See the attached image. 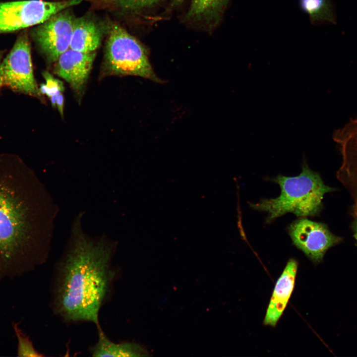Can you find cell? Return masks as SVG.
Returning a JSON list of instances; mask_svg holds the SVG:
<instances>
[{"label":"cell","instance_id":"cell-1","mask_svg":"<svg viewBox=\"0 0 357 357\" xmlns=\"http://www.w3.org/2000/svg\"><path fill=\"white\" fill-rule=\"evenodd\" d=\"M57 211L32 171L16 158L0 157V282L44 262Z\"/></svg>","mask_w":357,"mask_h":357},{"label":"cell","instance_id":"cell-2","mask_svg":"<svg viewBox=\"0 0 357 357\" xmlns=\"http://www.w3.org/2000/svg\"><path fill=\"white\" fill-rule=\"evenodd\" d=\"M66 249L58 262L53 289L54 313L67 323L89 322L100 327L99 312L116 275L112 265L115 242L90 238L77 218Z\"/></svg>","mask_w":357,"mask_h":357},{"label":"cell","instance_id":"cell-3","mask_svg":"<svg viewBox=\"0 0 357 357\" xmlns=\"http://www.w3.org/2000/svg\"><path fill=\"white\" fill-rule=\"evenodd\" d=\"M271 180L279 184L280 195L275 198H265L256 203H249L253 209L267 213L266 223H270L288 213L299 218L317 215L323 207L324 195L334 190L324 183L317 172L308 167L304 159L302 171L298 176L279 175Z\"/></svg>","mask_w":357,"mask_h":357},{"label":"cell","instance_id":"cell-4","mask_svg":"<svg viewBox=\"0 0 357 357\" xmlns=\"http://www.w3.org/2000/svg\"><path fill=\"white\" fill-rule=\"evenodd\" d=\"M104 67L109 74L138 76L162 82L152 69L146 49L118 25H113L109 30Z\"/></svg>","mask_w":357,"mask_h":357},{"label":"cell","instance_id":"cell-5","mask_svg":"<svg viewBox=\"0 0 357 357\" xmlns=\"http://www.w3.org/2000/svg\"><path fill=\"white\" fill-rule=\"evenodd\" d=\"M83 0H27L0 3V33L42 24L54 15Z\"/></svg>","mask_w":357,"mask_h":357},{"label":"cell","instance_id":"cell-6","mask_svg":"<svg viewBox=\"0 0 357 357\" xmlns=\"http://www.w3.org/2000/svg\"><path fill=\"white\" fill-rule=\"evenodd\" d=\"M0 73L3 85L13 91L43 99L34 76L30 46L25 35L19 36L1 61Z\"/></svg>","mask_w":357,"mask_h":357},{"label":"cell","instance_id":"cell-7","mask_svg":"<svg viewBox=\"0 0 357 357\" xmlns=\"http://www.w3.org/2000/svg\"><path fill=\"white\" fill-rule=\"evenodd\" d=\"M287 231L293 244L315 263L321 262L327 251L340 243L342 238L333 234L324 223L298 218Z\"/></svg>","mask_w":357,"mask_h":357},{"label":"cell","instance_id":"cell-8","mask_svg":"<svg viewBox=\"0 0 357 357\" xmlns=\"http://www.w3.org/2000/svg\"><path fill=\"white\" fill-rule=\"evenodd\" d=\"M74 19L66 9L40 24L36 29L35 39L49 62L56 61L69 48Z\"/></svg>","mask_w":357,"mask_h":357},{"label":"cell","instance_id":"cell-9","mask_svg":"<svg viewBox=\"0 0 357 357\" xmlns=\"http://www.w3.org/2000/svg\"><path fill=\"white\" fill-rule=\"evenodd\" d=\"M95 57L94 52L84 53L69 48L56 61L55 73L80 93L87 80Z\"/></svg>","mask_w":357,"mask_h":357},{"label":"cell","instance_id":"cell-10","mask_svg":"<svg viewBox=\"0 0 357 357\" xmlns=\"http://www.w3.org/2000/svg\"><path fill=\"white\" fill-rule=\"evenodd\" d=\"M297 269L298 262L290 259L276 283L263 320L265 325H276L293 291Z\"/></svg>","mask_w":357,"mask_h":357},{"label":"cell","instance_id":"cell-11","mask_svg":"<svg viewBox=\"0 0 357 357\" xmlns=\"http://www.w3.org/2000/svg\"><path fill=\"white\" fill-rule=\"evenodd\" d=\"M101 31L92 20L86 17L75 18L69 48L84 53H92L101 43Z\"/></svg>","mask_w":357,"mask_h":357},{"label":"cell","instance_id":"cell-12","mask_svg":"<svg viewBox=\"0 0 357 357\" xmlns=\"http://www.w3.org/2000/svg\"><path fill=\"white\" fill-rule=\"evenodd\" d=\"M98 338L90 349L93 357H142L148 356L147 351L133 342L116 343L110 340L101 327L97 328Z\"/></svg>","mask_w":357,"mask_h":357},{"label":"cell","instance_id":"cell-13","mask_svg":"<svg viewBox=\"0 0 357 357\" xmlns=\"http://www.w3.org/2000/svg\"><path fill=\"white\" fill-rule=\"evenodd\" d=\"M228 0H191L186 17L191 20H212L219 16Z\"/></svg>","mask_w":357,"mask_h":357},{"label":"cell","instance_id":"cell-14","mask_svg":"<svg viewBox=\"0 0 357 357\" xmlns=\"http://www.w3.org/2000/svg\"><path fill=\"white\" fill-rule=\"evenodd\" d=\"M300 5L313 21L333 20L327 0H300Z\"/></svg>","mask_w":357,"mask_h":357},{"label":"cell","instance_id":"cell-15","mask_svg":"<svg viewBox=\"0 0 357 357\" xmlns=\"http://www.w3.org/2000/svg\"><path fill=\"white\" fill-rule=\"evenodd\" d=\"M13 325V329L16 335L18 346L17 355L19 357H41L40 354L34 347L32 341L19 328L16 324Z\"/></svg>","mask_w":357,"mask_h":357},{"label":"cell","instance_id":"cell-16","mask_svg":"<svg viewBox=\"0 0 357 357\" xmlns=\"http://www.w3.org/2000/svg\"><path fill=\"white\" fill-rule=\"evenodd\" d=\"M160 0H108L109 2L120 9L134 11L147 8L155 5Z\"/></svg>","mask_w":357,"mask_h":357},{"label":"cell","instance_id":"cell-17","mask_svg":"<svg viewBox=\"0 0 357 357\" xmlns=\"http://www.w3.org/2000/svg\"><path fill=\"white\" fill-rule=\"evenodd\" d=\"M43 76L46 84L40 85L39 90L42 94H45L49 98L58 96L64 91L63 83L54 77L48 72H44Z\"/></svg>","mask_w":357,"mask_h":357},{"label":"cell","instance_id":"cell-18","mask_svg":"<svg viewBox=\"0 0 357 357\" xmlns=\"http://www.w3.org/2000/svg\"><path fill=\"white\" fill-rule=\"evenodd\" d=\"M64 98L62 93L60 94L57 98V107L61 116L63 115Z\"/></svg>","mask_w":357,"mask_h":357},{"label":"cell","instance_id":"cell-19","mask_svg":"<svg viewBox=\"0 0 357 357\" xmlns=\"http://www.w3.org/2000/svg\"><path fill=\"white\" fill-rule=\"evenodd\" d=\"M353 234L354 237L357 244V219H356L353 224Z\"/></svg>","mask_w":357,"mask_h":357},{"label":"cell","instance_id":"cell-20","mask_svg":"<svg viewBox=\"0 0 357 357\" xmlns=\"http://www.w3.org/2000/svg\"><path fill=\"white\" fill-rule=\"evenodd\" d=\"M353 214L356 217V219H357V202H355V204L353 208Z\"/></svg>","mask_w":357,"mask_h":357},{"label":"cell","instance_id":"cell-21","mask_svg":"<svg viewBox=\"0 0 357 357\" xmlns=\"http://www.w3.org/2000/svg\"><path fill=\"white\" fill-rule=\"evenodd\" d=\"M184 0H172L173 4L175 5H178L181 4Z\"/></svg>","mask_w":357,"mask_h":357},{"label":"cell","instance_id":"cell-22","mask_svg":"<svg viewBox=\"0 0 357 357\" xmlns=\"http://www.w3.org/2000/svg\"><path fill=\"white\" fill-rule=\"evenodd\" d=\"M1 55L0 54V64L1 61ZM3 85V83L2 78V77H1V74H0V89L1 87Z\"/></svg>","mask_w":357,"mask_h":357}]
</instances>
